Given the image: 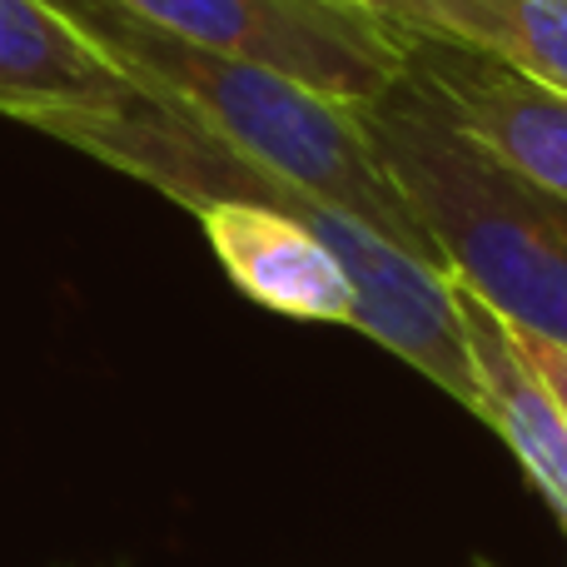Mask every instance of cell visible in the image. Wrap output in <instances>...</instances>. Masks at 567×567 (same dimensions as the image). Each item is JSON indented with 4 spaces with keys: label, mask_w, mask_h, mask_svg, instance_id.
Listing matches in <instances>:
<instances>
[{
    "label": "cell",
    "mask_w": 567,
    "mask_h": 567,
    "mask_svg": "<svg viewBox=\"0 0 567 567\" xmlns=\"http://www.w3.org/2000/svg\"><path fill=\"white\" fill-rule=\"evenodd\" d=\"M353 115L443 275L508 329L567 349V199L483 150L413 70Z\"/></svg>",
    "instance_id": "6da1fadb"
},
{
    "label": "cell",
    "mask_w": 567,
    "mask_h": 567,
    "mask_svg": "<svg viewBox=\"0 0 567 567\" xmlns=\"http://www.w3.org/2000/svg\"><path fill=\"white\" fill-rule=\"evenodd\" d=\"M60 6L90 30V40L150 100L199 125L209 140L235 150L239 159L319 195L323 205L343 209L363 229L389 239L393 249L423 259L443 275L429 235L393 189L389 169L379 165L353 105L313 95L309 85H293L265 65L175 40L165 30L145 25V20L125 16L110 0H60Z\"/></svg>",
    "instance_id": "7a4b0ae2"
},
{
    "label": "cell",
    "mask_w": 567,
    "mask_h": 567,
    "mask_svg": "<svg viewBox=\"0 0 567 567\" xmlns=\"http://www.w3.org/2000/svg\"><path fill=\"white\" fill-rule=\"evenodd\" d=\"M65 145L95 155L100 165H115L120 175L155 185L159 195L185 205L189 215L199 205H209V199H249V205L284 209L299 225H309L329 245V255L339 259V269L349 275L353 289L349 329L369 333L373 343H383L393 359H403L413 373H423L433 389L449 393L453 403H463L478 419V379H473L468 339H463L458 309H453L449 275L393 249L389 239L363 229L343 209L323 205L309 189L239 159L235 150H225L199 125L179 120L175 110H165L150 95L115 120L70 130Z\"/></svg>",
    "instance_id": "3957f363"
},
{
    "label": "cell",
    "mask_w": 567,
    "mask_h": 567,
    "mask_svg": "<svg viewBox=\"0 0 567 567\" xmlns=\"http://www.w3.org/2000/svg\"><path fill=\"white\" fill-rule=\"evenodd\" d=\"M125 16L339 105H369L409 75V30L359 0H110Z\"/></svg>",
    "instance_id": "277c9868"
},
{
    "label": "cell",
    "mask_w": 567,
    "mask_h": 567,
    "mask_svg": "<svg viewBox=\"0 0 567 567\" xmlns=\"http://www.w3.org/2000/svg\"><path fill=\"white\" fill-rule=\"evenodd\" d=\"M145 90L60 0H0V115L65 140L135 110Z\"/></svg>",
    "instance_id": "5b68a950"
},
{
    "label": "cell",
    "mask_w": 567,
    "mask_h": 567,
    "mask_svg": "<svg viewBox=\"0 0 567 567\" xmlns=\"http://www.w3.org/2000/svg\"><path fill=\"white\" fill-rule=\"evenodd\" d=\"M409 70L483 150L567 199V90H553L458 40L409 30Z\"/></svg>",
    "instance_id": "8992f818"
},
{
    "label": "cell",
    "mask_w": 567,
    "mask_h": 567,
    "mask_svg": "<svg viewBox=\"0 0 567 567\" xmlns=\"http://www.w3.org/2000/svg\"><path fill=\"white\" fill-rule=\"evenodd\" d=\"M195 219L229 284L259 309L303 323H353L349 275L309 225L249 199H209Z\"/></svg>",
    "instance_id": "52a82bcc"
},
{
    "label": "cell",
    "mask_w": 567,
    "mask_h": 567,
    "mask_svg": "<svg viewBox=\"0 0 567 567\" xmlns=\"http://www.w3.org/2000/svg\"><path fill=\"white\" fill-rule=\"evenodd\" d=\"M463 339H468L473 379H478V419L508 443L528 483L548 498V508L567 523V419L548 383L533 373L518 333L498 319L483 299H473L463 284H453Z\"/></svg>",
    "instance_id": "ba28073f"
},
{
    "label": "cell",
    "mask_w": 567,
    "mask_h": 567,
    "mask_svg": "<svg viewBox=\"0 0 567 567\" xmlns=\"http://www.w3.org/2000/svg\"><path fill=\"white\" fill-rule=\"evenodd\" d=\"M383 16L567 90V0H389Z\"/></svg>",
    "instance_id": "9c48e42d"
},
{
    "label": "cell",
    "mask_w": 567,
    "mask_h": 567,
    "mask_svg": "<svg viewBox=\"0 0 567 567\" xmlns=\"http://www.w3.org/2000/svg\"><path fill=\"white\" fill-rule=\"evenodd\" d=\"M513 333H518V329H513ZM518 343H523V353H528L533 373L548 383V393L558 399V409L567 419V349H558V343H548V339H533V333H518Z\"/></svg>",
    "instance_id": "30bf717a"
},
{
    "label": "cell",
    "mask_w": 567,
    "mask_h": 567,
    "mask_svg": "<svg viewBox=\"0 0 567 567\" xmlns=\"http://www.w3.org/2000/svg\"><path fill=\"white\" fill-rule=\"evenodd\" d=\"M359 6H369V10H379V16H383V6H389V0H359Z\"/></svg>",
    "instance_id": "8fae6325"
}]
</instances>
